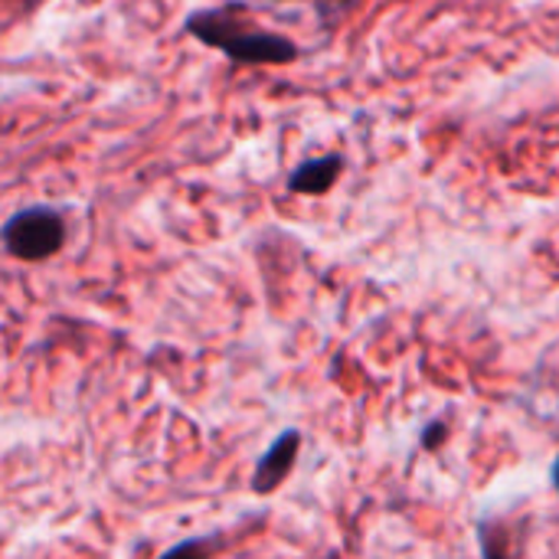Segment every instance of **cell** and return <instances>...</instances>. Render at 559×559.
<instances>
[{
	"label": "cell",
	"mask_w": 559,
	"mask_h": 559,
	"mask_svg": "<svg viewBox=\"0 0 559 559\" xmlns=\"http://www.w3.org/2000/svg\"><path fill=\"white\" fill-rule=\"evenodd\" d=\"M554 488H557V495H559V455H557V462H554Z\"/></svg>",
	"instance_id": "9"
},
{
	"label": "cell",
	"mask_w": 559,
	"mask_h": 559,
	"mask_svg": "<svg viewBox=\"0 0 559 559\" xmlns=\"http://www.w3.org/2000/svg\"><path fill=\"white\" fill-rule=\"evenodd\" d=\"M445 442H449V423L445 419H432V423L423 426V432H419V449L423 452H439Z\"/></svg>",
	"instance_id": "7"
},
{
	"label": "cell",
	"mask_w": 559,
	"mask_h": 559,
	"mask_svg": "<svg viewBox=\"0 0 559 559\" xmlns=\"http://www.w3.org/2000/svg\"><path fill=\"white\" fill-rule=\"evenodd\" d=\"M341 174H344V157L341 154L308 157L288 174V190L298 193V197H321L337 183Z\"/></svg>",
	"instance_id": "4"
},
{
	"label": "cell",
	"mask_w": 559,
	"mask_h": 559,
	"mask_svg": "<svg viewBox=\"0 0 559 559\" xmlns=\"http://www.w3.org/2000/svg\"><path fill=\"white\" fill-rule=\"evenodd\" d=\"M357 3H360V0H337V3H334V13H331V20H337L341 13H347V10H350V7H357Z\"/></svg>",
	"instance_id": "8"
},
{
	"label": "cell",
	"mask_w": 559,
	"mask_h": 559,
	"mask_svg": "<svg viewBox=\"0 0 559 559\" xmlns=\"http://www.w3.org/2000/svg\"><path fill=\"white\" fill-rule=\"evenodd\" d=\"M298 455H301V432L298 429H282L275 436V442L259 455L255 468H252V478H249V488L252 495H275L288 475L295 472L298 465Z\"/></svg>",
	"instance_id": "3"
},
{
	"label": "cell",
	"mask_w": 559,
	"mask_h": 559,
	"mask_svg": "<svg viewBox=\"0 0 559 559\" xmlns=\"http://www.w3.org/2000/svg\"><path fill=\"white\" fill-rule=\"evenodd\" d=\"M478 547H481V559H514L511 557V534L498 518L478 521Z\"/></svg>",
	"instance_id": "5"
},
{
	"label": "cell",
	"mask_w": 559,
	"mask_h": 559,
	"mask_svg": "<svg viewBox=\"0 0 559 559\" xmlns=\"http://www.w3.org/2000/svg\"><path fill=\"white\" fill-rule=\"evenodd\" d=\"M216 550H223V534H197L183 544H174L157 559H210Z\"/></svg>",
	"instance_id": "6"
},
{
	"label": "cell",
	"mask_w": 559,
	"mask_h": 559,
	"mask_svg": "<svg viewBox=\"0 0 559 559\" xmlns=\"http://www.w3.org/2000/svg\"><path fill=\"white\" fill-rule=\"evenodd\" d=\"M183 29L203 46L226 52L239 66H288L301 52L295 39L272 29H255L233 3L190 13L183 20Z\"/></svg>",
	"instance_id": "1"
},
{
	"label": "cell",
	"mask_w": 559,
	"mask_h": 559,
	"mask_svg": "<svg viewBox=\"0 0 559 559\" xmlns=\"http://www.w3.org/2000/svg\"><path fill=\"white\" fill-rule=\"evenodd\" d=\"M3 252L20 262H46L62 252L69 239V223L59 206L49 203H29L7 216L3 229Z\"/></svg>",
	"instance_id": "2"
}]
</instances>
